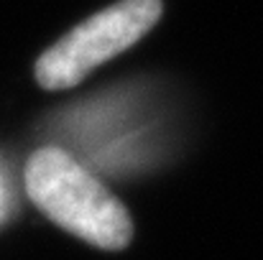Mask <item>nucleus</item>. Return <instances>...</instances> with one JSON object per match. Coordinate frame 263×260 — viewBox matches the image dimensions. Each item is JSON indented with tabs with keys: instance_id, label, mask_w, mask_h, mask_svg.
<instances>
[{
	"instance_id": "obj_1",
	"label": "nucleus",
	"mask_w": 263,
	"mask_h": 260,
	"mask_svg": "<svg viewBox=\"0 0 263 260\" xmlns=\"http://www.w3.org/2000/svg\"><path fill=\"white\" fill-rule=\"evenodd\" d=\"M31 202L62 230L102 250H123L133 237L125 204L62 148H39L26 164Z\"/></svg>"
},
{
	"instance_id": "obj_2",
	"label": "nucleus",
	"mask_w": 263,
	"mask_h": 260,
	"mask_svg": "<svg viewBox=\"0 0 263 260\" xmlns=\"http://www.w3.org/2000/svg\"><path fill=\"white\" fill-rule=\"evenodd\" d=\"M161 13V0H120L95 13L39 56L33 67L36 82L51 92L72 89L92 69L141 41Z\"/></svg>"
}]
</instances>
